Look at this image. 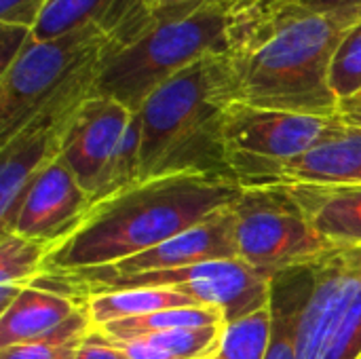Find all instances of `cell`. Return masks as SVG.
I'll return each instance as SVG.
<instances>
[{"label":"cell","instance_id":"cell-28","mask_svg":"<svg viewBox=\"0 0 361 359\" xmlns=\"http://www.w3.org/2000/svg\"><path fill=\"white\" fill-rule=\"evenodd\" d=\"M76 359H129L125 351L99 330H91L78 345Z\"/></svg>","mask_w":361,"mask_h":359},{"label":"cell","instance_id":"cell-32","mask_svg":"<svg viewBox=\"0 0 361 359\" xmlns=\"http://www.w3.org/2000/svg\"><path fill=\"white\" fill-rule=\"evenodd\" d=\"M341 110H353V112H361V93L353 99L341 102Z\"/></svg>","mask_w":361,"mask_h":359},{"label":"cell","instance_id":"cell-4","mask_svg":"<svg viewBox=\"0 0 361 359\" xmlns=\"http://www.w3.org/2000/svg\"><path fill=\"white\" fill-rule=\"evenodd\" d=\"M233 32L235 15L214 0L182 21L159 25L125 47L110 49L95 74L91 95L110 97L137 112L184 68L207 55L228 53Z\"/></svg>","mask_w":361,"mask_h":359},{"label":"cell","instance_id":"cell-15","mask_svg":"<svg viewBox=\"0 0 361 359\" xmlns=\"http://www.w3.org/2000/svg\"><path fill=\"white\" fill-rule=\"evenodd\" d=\"M315 262L288 269L271 279V341L264 359H296L300 317L315 284Z\"/></svg>","mask_w":361,"mask_h":359},{"label":"cell","instance_id":"cell-26","mask_svg":"<svg viewBox=\"0 0 361 359\" xmlns=\"http://www.w3.org/2000/svg\"><path fill=\"white\" fill-rule=\"evenodd\" d=\"M34 42V30L0 21V74L6 72Z\"/></svg>","mask_w":361,"mask_h":359},{"label":"cell","instance_id":"cell-17","mask_svg":"<svg viewBox=\"0 0 361 359\" xmlns=\"http://www.w3.org/2000/svg\"><path fill=\"white\" fill-rule=\"evenodd\" d=\"M82 305L87 307L89 320L93 328L97 330L121 320L142 317V315L165 311V309L195 307L201 303L167 288H131V290L89 294Z\"/></svg>","mask_w":361,"mask_h":359},{"label":"cell","instance_id":"cell-33","mask_svg":"<svg viewBox=\"0 0 361 359\" xmlns=\"http://www.w3.org/2000/svg\"><path fill=\"white\" fill-rule=\"evenodd\" d=\"M341 116L349 121H361V112H353V110H341Z\"/></svg>","mask_w":361,"mask_h":359},{"label":"cell","instance_id":"cell-12","mask_svg":"<svg viewBox=\"0 0 361 359\" xmlns=\"http://www.w3.org/2000/svg\"><path fill=\"white\" fill-rule=\"evenodd\" d=\"M292 184L361 186V121L341 116L338 125L315 148L279 167L258 186Z\"/></svg>","mask_w":361,"mask_h":359},{"label":"cell","instance_id":"cell-21","mask_svg":"<svg viewBox=\"0 0 361 359\" xmlns=\"http://www.w3.org/2000/svg\"><path fill=\"white\" fill-rule=\"evenodd\" d=\"M114 0H51L34 28V40H51L74 30L104 23Z\"/></svg>","mask_w":361,"mask_h":359},{"label":"cell","instance_id":"cell-6","mask_svg":"<svg viewBox=\"0 0 361 359\" xmlns=\"http://www.w3.org/2000/svg\"><path fill=\"white\" fill-rule=\"evenodd\" d=\"M233 218L237 258L269 279L336 250L283 186L243 188L233 203Z\"/></svg>","mask_w":361,"mask_h":359},{"label":"cell","instance_id":"cell-7","mask_svg":"<svg viewBox=\"0 0 361 359\" xmlns=\"http://www.w3.org/2000/svg\"><path fill=\"white\" fill-rule=\"evenodd\" d=\"M341 121L267 110L233 102L224 110V154L233 180L241 188L258 186L279 167L315 148Z\"/></svg>","mask_w":361,"mask_h":359},{"label":"cell","instance_id":"cell-11","mask_svg":"<svg viewBox=\"0 0 361 359\" xmlns=\"http://www.w3.org/2000/svg\"><path fill=\"white\" fill-rule=\"evenodd\" d=\"M133 112L123 104L104 97L89 95L72 114L59 157L68 163L78 184L89 193L91 203L99 186L102 171L114 154Z\"/></svg>","mask_w":361,"mask_h":359},{"label":"cell","instance_id":"cell-13","mask_svg":"<svg viewBox=\"0 0 361 359\" xmlns=\"http://www.w3.org/2000/svg\"><path fill=\"white\" fill-rule=\"evenodd\" d=\"M283 188L332 245L361 248V186L292 184Z\"/></svg>","mask_w":361,"mask_h":359},{"label":"cell","instance_id":"cell-27","mask_svg":"<svg viewBox=\"0 0 361 359\" xmlns=\"http://www.w3.org/2000/svg\"><path fill=\"white\" fill-rule=\"evenodd\" d=\"M51 0H0V21L34 30Z\"/></svg>","mask_w":361,"mask_h":359},{"label":"cell","instance_id":"cell-31","mask_svg":"<svg viewBox=\"0 0 361 359\" xmlns=\"http://www.w3.org/2000/svg\"><path fill=\"white\" fill-rule=\"evenodd\" d=\"M222 4L228 13L239 15V13H254V11H273L288 0H216Z\"/></svg>","mask_w":361,"mask_h":359},{"label":"cell","instance_id":"cell-5","mask_svg":"<svg viewBox=\"0 0 361 359\" xmlns=\"http://www.w3.org/2000/svg\"><path fill=\"white\" fill-rule=\"evenodd\" d=\"M110 49L112 40L99 23L51 40H34L0 74V144L8 142L44 108L89 97Z\"/></svg>","mask_w":361,"mask_h":359},{"label":"cell","instance_id":"cell-20","mask_svg":"<svg viewBox=\"0 0 361 359\" xmlns=\"http://www.w3.org/2000/svg\"><path fill=\"white\" fill-rule=\"evenodd\" d=\"M137 182H142V121L133 112L114 154L102 171L99 186L93 195V205L135 186Z\"/></svg>","mask_w":361,"mask_h":359},{"label":"cell","instance_id":"cell-1","mask_svg":"<svg viewBox=\"0 0 361 359\" xmlns=\"http://www.w3.org/2000/svg\"><path fill=\"white\" fill-rule=\"evenodd\" d=\"M353 11H302L277 6L235 15V102L311 116H338L341 99L330 85L334 53L353 23Z\"/></svg>","mask_w":361,"mask_h":359},{"label":"cell","instance_id":"cell-23","mask_svg":"<svg viewBox=\"0 0 361 359\" xmlns=\"http://www.w3.org/2000/svg\"><path fill=\"white\" fill-rule=\"evenodd\" d=\"M330 85L341 102L353 99L361 93V19L349 28L334 53Z\"/></svg>","mask_w":361,"mask_h":359},{"label":"cell","instance_id":"cell-10","mask_svg":"<svg viewBox=\"0 0 361 359\" xmlns=\"http://www.w3.org/2000/svg\"><path fill=\"white\" fill-rule=\"evenodd\" d=\"M91 207L89 193L57 157L32 180L17 209L13 233L53 250L82 224Z\"/></svg>","mask_w":361,"mask_h":359},{"label":"cell","instance_id":"cell-8","mask_svg":"<svg viewBox=\"0 0 361 359\" xmlns=\"http://www.w3.org/2000/svg\"><path fill=\"white\" fill-rule=\"evenodd\" d=\"M131 288H167L201 305L218 307L226 324L258 313L271 303V279L239 258L199 262L171 271L142 273L108 281H95L70 290V298L85 303L89 294L131 290Z\"/></svg>","mask_w":361,"mask_h":359},{"label":"cell","instance_id":"cell-16","mask_svg":"<svg viewBox=\"0 0 361 359\" xmlns=\"http://www.w3.org/2000/svg\"><path fill=\"white\" fill-rule=\"evenodd\" d=\"M214 0H114L102 28L112 49L133 42L137 36L173 21H182Z\"/></svg>","mask_w":361,"mask_h":359},{"label":"cell","instance_id":"cell-30","mask_svg":"<svg viewBox=\"0 0 361 359\" xmlns=\"http://www.w3.org/2000/svg\"><path fill=\"white\" fill-rule=\"evenodd\" d=\"M286 4L302 11H353L361 15V0H288Z\"/></svg>","mask_w":361,"mask_h":359},{"label":"cell","instance_id":"cell-14","mask_svg":"<svg viewBox=\"0 0 361 359\" xmlns=\"http://www.w3.org/2000/svg\"><path fill=\"white\" fill-rule=\"evenodd\" d=\"M80 305L82 303L68 296L27 286L8 305V309L0 313V349L47 339Z\"/></svg>","mask_w":361,"mask_h":359},{"label":"cell","instance_id":"cell-29","mask_svg":"<svg viewBox=\"0 0 361 359\" xmlns=\"http://www.w3.org/2000/svg\"><path fill=\"white\" fill-rule=\"evenodd\" d=\"M110 339V336H108ZM114 341V339H112ZM129 359H178L171 353L159 349L157 345L148 343L146 339H133V341H114Z\"/></svg>","mask_w":361,"mask_h":359},{"label":"cell","instance_id":"cell-24","mask_svg":"<svg viewBox=\"0 0 361 359\" xmlns=\"http://www.w3.org/2000/svg\"><path fill=\"white\" fill-rule=\"evenodd\" d=\"M317 359H361V288L349 307L330 324Z\"/></svg>","mask_w":361,"mask_h":359},{"label":"cell","instance_id":"cell-22","mask_svg":"<svg viewBox=\"0 0 361 359\" xmlns=\"http://www.w3.org/2000/svg\"><path fill=\"white\" fill-rule=\"evenodd\" d=\"M271 341V309L226 324L222 341L209 359H264Z\"/></svg>","mask_w":361,"mask_h":359},{"label":"cell","instance_id":"cell-2","mask_svg":"<svg viewBox=\"0 0 361 359\" xmlns=\"http://www.w3.org/2000/svg\"><path fill=\"white\" fill-rule=\"evenodd\" d=\"M239 182L214 174L157 176L95 203L82 224L49 250L42 271L70 273L142 254L231 207Z\"/></svg>","mask_w":361,"mask_h":359},{"label":"cell","instance_id":"cell-3","mask_svg":"<svg viewBox=\"0 0 361 359\" xmlns=\"http://www.w3.org/2000/svg\"><path fill=\"white\" fill-rule=\"evenodd\" d=\"M233 102L226 53L207 55L161 85L135 112L142 121V180L178 174L233 180L222 131L224 110Z\"/></svg>","mask_w":361,"mask_h":359},{"label":"cell","instance_id":"cell-9","mask_svg":"<svg viewBox=\"0 0 361 359\" xmlns=\"http://www.w3.org/2000/svg\"><path fill=\"white\" fill-rule=\"evenodd\" d=\"M87 99V97H85ZM85 99L59 102L44 108L8 142L0 144V229L13 233L17 209L32 180L59 157L61 140L74 110Z\"/></svg>","mask_w":361,"mask_h":359},{"label":"cell","instance_id":"cell-18","mask_svg":"<svg viewBox=\"0 0 361 359\" xmlns=\"http://www.w3.org/2000/svg\"><path fill=\"white\" fill-rule=\"evenodd\" d=\"M49 248L17 233L0 235V313L32 286L44 267Z\"/></svg>","mask_w":361,"mask_h":359},{"label":"cell","instance_id":"cell-25","mask_svg":"<svg viewBox=\"0 0 361 359\" xmlns=\"http://www.w3.org/2000/svg\"><path fill=\"white\" fill-rule=\"evenodd\" d=\"M80 343L82 341H38L27 345H15L8 349H0V359H76Z\"/></svg>","mask_w":361,"mask_h":359},{"label":"cell","instance_id":"cell-19","mask_svg":"<svg viewBox=\"0 0 361 359\" xmlns=\"http://www.w3.org/2000/svg\"><path fill=\"white\" fill-rule=\"evenodd\" d=\"M224 313L218 307L212 305H195V307H178V309H165L157 313H148L142 317L121 320L114 324H108L104 328H97L106 336L114 341H133L167 330H180V328H207V326H224Z\"/></svg>","mask_w":361,"mask_h":359}]
</instances>
